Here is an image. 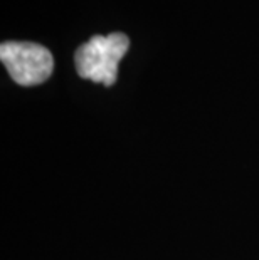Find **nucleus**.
Listing matches in <instances>:
<instances>
[{
  "mask_svg": "<svg viewBox=\"0 0 259 260\" xmlns=\"http://www.w3.org/2000/svg\"><path fill=\"white\" fill-rule=\"evenodd\" d=\"M128 49L130 39L121 32L93 36L74 52L76 71L82 79L113 86L118 79V66Z\"/></svg>",
  "mask_w": 259,
  "mask_h": 260,
  "instance_id": "nucleus-1",
  "label": "nucleus"
},
{
  "mask_svg": "<svg viewBox=\"0 0 259 260\" xmlns=\"http://www.w3.org/2000/svg\"><path fill=\"white\" fill-rule=\"evenodd\" d=\"M0 60L9 76L25 87L46 82L54 71L51 51L36 42H4L0 46Z\"/></svg>",
  "mask_w": 259,
  "mask_h": 260,
  "instance_id": "nucleus-2",
  "label": "nucleus"
}]
</instances>
